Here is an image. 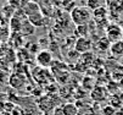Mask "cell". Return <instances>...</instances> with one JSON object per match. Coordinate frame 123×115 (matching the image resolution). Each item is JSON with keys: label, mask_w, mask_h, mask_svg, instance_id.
Here are the masks:
<instances>
[{"label": "cell", "mask_w": 123, "mask_h": 115, "mask_svg": "<svg viewBox=\"0 0 123 115\" xmlns=\"http://www.w3.org/2000/svg\"><path fill=\"white\" fill-rule=\"evenodd\" d=\"M101 6V0H86V7L92 9L93 11Z\"/></svg>", "instance_id": "4fadbf2b"}, {"label": "cell", "mask_w": 123, "mask_h": 115, "mask_svg": "<svg viewBox=\"0 0 123 115\" xmlns=\"http://www.w3.org/2000/svg\"><path fill=\"white\" fill-rule=\"evenodd\" d=\"M92 12L86 6H74L71 11V20L76 26H82L90 22Z\"/></svg>", "instance_id": "6da1fadb"}, {"label": "cell", "mask_w": 123, "mask_h": 115, "mask_svg": "<svg viewBox=\"0 0 123 115\" xmlns=\"http://www.w3.org/2000/svg\"><path fill=\"white\" fill-rule=\"evenodd\" d=\"M23 12L26 14V16L28 17V16L33 15V14H36V12H39L40 11V6L37 4V3H34V1H29L26 4V6L22 9Z\"/></svg>", "instance_id": "8992f818"}, {"label": "cell", "mask_w": 123, "mask_h": 115, "mask_svg": "<svg viewBox=\"0 0 123 115\" xmlns=\"http://www.w3.org/2000/svg\"><path fill=\"white\" fill-rule=\"evenodd\" d=\"M77 31L80 33V37H86L88 36V31L86 29V25H82V26H77Z\"/></svg>", "instance_id": "2e32d148"}, {"label": "cell", "mask_w": 123, "mask_h": 115, "mask_svg": "<svg viewBox=\"0 0 123 115\" xmlns=\"http://www.w3.org/2000/svg\"><path fill=\"white\" fill-rule=\"evenodd\" d=\"M122 36H123V31H122V28H121L118 25H116V23L110 25V26L107 27V29H106V38H107L110 42H112V43L121 41V39H122Z\"/></svg>", "instance_id": "7a4b0ae2"}, {"label": "cell", "mask_w": 123, "mask_h": 115, "mask_svg": "<svg viewBox=\"0 0 123 115\" xmlns=\"http://www.w3.org/2000/svg\"><path fill=\"white\" fill-rule=\"evenodd\" d=\"M61 109H62V113L65 115H77L79 113L77 105L73 104V103H66V104L62 105Z\"/></svg>", "instance_id": "9c48e42d"}, {"label": "cell", "mask_w": 123, "mask_h": 115, "mask_svg": "<svg viewBox=\"0 0 123 115\" xmlns=\"http://www.w3.org/2000/svg\"><path fill=\"white\" fill-rule=\"evenodd\" d=\"M36 60H37V64L40 68H43V69L49 68L52 65V54L49 50H40L37 54Z\"/></svg>", "instance_id": "3957f363"}, {"label": "cell", "mask_w": 123, "mask_h": 115, "mask_svg": "<svg viewBox=\"0 0 123 115\" xmlns=\"http://www.w3.org/2000/svg\"><path fill=\"white\" fill-rule=\"evenodd\" d=\"M29 1L31 0H7V4L13 6L16 10H18V9H23L26 6V4Z\"/></svg>", "instance_id": "7c38bea8"}, {"label": "cell", "mask_w": 123, "mask_h": 115, "mask_svg": "<svg viewBox=\"0 0 123 115\" xmlns=\"http://www.w3.org/2000/svg\"><path fill=\"white\" fill-rule=\"evenodd\" d=\"M9 29L6 27H0V41H4V38H9Z\"/></svg>", "instance_id": "9a60e30c"}, {"label": "cell", "mask_w": 123, "mask_h": 115, "mask_svg": "<svg viewBox=\"0 0 123 115\" xmlns=\"http://www.w3.org/2000/svg\"><path fill=\"white\" fill-rule=\"evenodd\" d=\"M92 48V41L88 39L86 37H79L76 42V50L78 53H88Z\"/></svg>", "instance_id": "277c9868"}, {"label": "cell", "mask_w": 123, "mask_h": 115, "mask_svg": "<svg viewBox=\"0 0 123 115\" xmlns=\"http://www.w3.org/2000/svg\"><path fill=\"white\" fill-rule=\"evenodd\" d=\"M118 87H119V91L123 93V78L121 81H118Z\"/></svg>", "instance_id": "e0dca14e"}, {"label": "cell", "mask_w": 123, "mask_h": 115, "mask_svg": "<svg viewBox=\"0 0 123 115\" xmlns=\"http://www.w3.org/2000/svg\"><path fill=\"white\" fill-rule=\"evenodd\" d=\"M28 21L34 26V27H43L45 25V17H44V15L42 14V11L39 12H36V14H33L31 16H28Z\"/></svg>", "instance_id": "5b68a950"}, {"label": "cell", "mask_w": 123, "mask_h": 115, "mask_svg": "<svg viewBox=\"0 0 123 115\" xmlns=\"http://www.w3.org/2000/svg\"><path fill=\"white\" fill-rule=\"evenodd\" d=\"M77 115H92V114H88V113H85V111H82V113L79 111V113H78Z\"/></svg>", "instance_id": "ac0fdd59"}, {"label": "cell", "mask_w": 123, "mask_h": 115, "mask_svg": "<svg viewBox=\"0 0 123 115\" xmlns=\"http://www.w3.org/2000/svg\"><path fill=\"white\" fill-rule=\"evenodd\" d=\"M110 48H111V53L115 56H122L123 55V42L122 41L112 43V45Z\"/></svg>", "instance_id": "8fae6325"}, {"label": "cell", "mask_w": 123, "mask_h": 115, "mask_svg": "<svg viewBox=\"0 0 123 115\" xmlns=\"http://www.w3.org/2000/svg\"><path fill=\"white\" fill-rule=\"evenodd\" d=\"M25 20H21L18 17H16V16H13V17L10 19V29L12 32H21V27H22V22Z\"/></svg>", "instance_id": "30bf717a"}, {"label": "cell", "mask_w": 123, "mask_h": 115, "mask_svg": "<svg viewBox=\"0 0 123 115\" xmlns=\"http://www.w3.org/2000/svg\"><path fill=\"white\" fill-rule=\"evenodd\" d=\"M34 31H36V27H34V26L28 21V19H27V20H25V21L22 22L21 32H20V33H21L22 36H31V34H33V33H34Z\"/></svg>", "instance_id": "52a82bcc"}, {"label": "cell", "mask_w": 123, "mask_h": 115, "mask_svg": "<svg viewBox=\"0 0 123 115\" xmlns=\"http://www.w3.org/2000/svg\"><path fill=\"white\" fill-rule=\"evenodd\" d=\"M102 114L104 115H115L116 114V108L112 105H106L102 109Z\"/></svg>", "instance_id": "5bb4252c"}, {"label": "cell", "mask_w": 123, "mask_h": 115, "mask_svg": "<svg viewBox=\"0 0 123 115\" xmlns=\"http://www.w3.org/2000/svg\"><path fill=\"white\" fill-rule=\"evenodd\" d=\"M25 83V76L20 75V74H13L10 77V85L13 86L15 88H20L22 85Z\"/></svg>", "instance_id": "ba28073f"}]
</instances>
